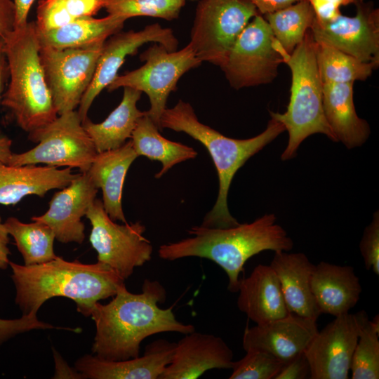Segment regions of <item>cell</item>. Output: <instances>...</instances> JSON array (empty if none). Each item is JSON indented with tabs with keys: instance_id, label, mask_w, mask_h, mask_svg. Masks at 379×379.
Wrapping results in <instances>:
<instances>
[{
	"instance_id": "cell-1",
	"label": "cell",
	"mask_w": 379,
	"mask_h": 379,
	"mask_svg": "<svg viewBox=\"0 0 379 379\" xmlns=\"http://www.w3.org/2000/svg\"><path fill=\"white\" fill-rule=\"evenodd\" d=\"M105 305L99 302L91 317L95 324L92 352L100 359L124 360L140 356V344L146 338L159 333L187 334L195 331L192 324L178 321L172 307L162 309L166 291L158 281L145 279L140 293L128 291L125 284Z\"/></svg>"
},
{
	"instance_id": "cell-2",
	"label": "cell",
	"mask_w": 379,
	"mask_h": 379,
	"mask_svg": "<svg viewBox=\"0 0 379 379\" xmlns=\"http://www.w3.org/2000/svg\"><path fill=\"white\" fill-rule=\"evenodd\" d=\"M9 265L16 291L15 302L22 315L37 314L47 300L64 297L75 302L79 313L89 317L95 304L113 297L125 281L107 265L67 261L58 256L38 265L10 261Z\"/></svg>"
},
{
	"instance_id": "cell-3",
	"label": "cell",
	"mask_w": 379,
	"mask_h": 379,
	"mask_svg": "<svg viewBox=\"0 0 379 379\" xmlns=\"http://www.w3.org/2000/svg\"><path fill=\"white\" fill-rule=\"evenodd\" d=\"M274 214H265L251 223L227 228L194 226L190 237L160 246L159 256L167 260L187 257L211 260L221 267L228 277L227 289L238 292L239 275L246 262L264 251H289L293 241L277 222Z\"/></svg>"
},
{
	"instance_id": "cell-4",
	"label": "cell",
	"mask_w": 379,
	"mask_h": 379,
	"mask_svg": "<svg viewBox=\"0 0 379 379\" xmlns=\"http://www.w3.org/2000/svg\"><path fill=\"white\" fill-rule=\"evenodd\" d=\"M160 126L161 131L169 128L183 132L200 142L208 150L215 166L219 182L218 197L201 226L227 228L239 225L230 214L227 205L232 179L251 157L285 131L284 125L271 117L265 130L259 135L248 139L231 138L200 122L192 105L180 100L173 107H166L161 115Z\"/></svg>"
},
{
	"instance_id": "cell-5",
	"label": "cell",
	"mask_w": 379,
	"mask_h": 379,
	"mask_svg": "<svg viewBox=\"0 0 379 379\" xmlns=\"http://www.w3.org/2000/svg\"><path fill=\"white\" fill-rule=\"evenodd\" d=\"M9 82L1 98L18 126L32 133L58 116L41 66L34 21L14 29L4 39Z\"/></svg>"
},
{
	"instance_id": "cell-6",
	"label": "cell",
	"mask_w": 379,
	"mask_h": 379,
	"mask_svg": "<svg viewBox=\"0 0 379 379\" xmlns=\"http://www.w3.org/2000/svg\"><path fill=\"white\" fill-rule=\"evenodd\" d=\"M283 62L291 72V95L284 113L270 111V117L281 123L288 133V145L281 155L282 161L293 158L307 137L321 133L338 142L325 117L323 83L316 58V41L311 30L291 54L282 51Z\"/></svg>"
},
{
	"instance_id": "cell-7",
	"label": "cell",
	"mask_w": 379,
	"mask_h": 379,
	"mask_svg": "<svg viewBox=\"0 0 379 379\" xmlns=\"http://www.w3.org/2000/svg\"><path fill=\"white\" fill-rule=\"evenodd\" d=\"M145 63L140 67L117 76L107 87L111 92L119 88L130 87L145 93L150 102L147 114L161 131L160 119L166 109L170 93L177 88L180 77L201 64L191 45L180 51H169L155 43L140 55Z\"/></svg>"
},
{
	"instance_id": "cell-8",
	"label": "cell",
	"mask_w": 379,
	"mask_h": 379,
	"mask_svg": "<svg viewBox=\"0 0 379 379\" xmlns=\"http://www.w3.org/2000/svg\"><path fill=\"white\" fill-rule=\"evenodd\" d=\"M29 138L38 144L27 152L13 153L7 164H44L78 168L86 173L98 154L77 110L58 115L46 126L29 133Z\"/></svg>"
},
{
	"instance_id": "cell-9",
	"label": "cell",
	"mask_w": 379,
	"mask_h": 379,
	"mask_svg": "<svg viewBox=\"0 0 379 379\" xmlns=\"http://www.w3.org/2000/svg\"><path fill=\"white\" fill-rule=\"evenodd\" d=\"M258 14L248 0H201L189 44L201 62L220 67L239 35Z\"/></svg>"
},
{
	"instance_id": "cell-10",
	"label": "cell",
	"mask_w": 379,
	"mask_h": 379,
	"mask_svg": "<svg viewBox=\"0 0 379 379\" xmlns=\"http://www.w3.org/2000/svg\"><path fill=\"white\" fill-rule=\"evenodd\" d=\"M282 48L262 15L245 27L220 67L235 89L272 82L283 62Z\"/></svg>"
},
{
	"instance_id": "cell-11",
	"label": "cell",
	"mask_w": 379,
	"mask_h": 379,
	"mask_svg": "<svg viewBox=\"0 0 379 379\" xmlns=\"http://www.w3.org/2000/svg\"><path fill=\"white\" fill-rule=\"evenodd\" d=\"M91 225L89 241L98 253V262L115 270L124 280L136 267L152 258L153 247L143 233L140 222L119 225L110 218L102 201L95 199L86 215Z\"/></svg>"
},
{
	"instance_id": "cell-12",
	"label": "cell",
	"mask_w": 379,
	"mask_h": 379,
	"mask_svg": "<svg viewBox=\"0 0 379 379\" xmlns=\"http://www.w3.org/2000/svg\"><path fill=\"white\" fill-rule=\"evenodd\" d=\"M103 44L65 49L40 46L46 82L58 115L79 107L93 79Z\"/></svg>"
},
{
	"instance_id": "cell-13",
	"label": "cell",
	"mask_w": 379,
	"mask_h": 379,
	"mask_svg": "<svg viewBox=\"0 0 379 379\" xmlns=\"http://www.w3.org/2000/svg\"><path fill=\"white\" fill-rule=\"evenodd\" d=\"M335 317L321 331H318L304 351L311 379L349 378L359 335L368 317L364 310Z\"/></svg>"
},
{
	"instance_id": "cell-14",
	"label": "cell",
	"mask_w": 379,
	"mask_h": 379,
	"mask_svg": "<svg viewBox=\"0 0 379 379\" xmlns=\"http://www.w3.org/2000/svg\"><path fill=\"white\" fill-rule=\"evenodd\" d=\"M356 6L352 17L340 13L326 20L315 18L310 29L313 38L360 61L379 65V9L371 2Z\"/></svg>"
},
{
	"instance_id": "cell-15",
	"label": "cell",
	"mask_w": 379,
	"mask_h": 379,
	"mask_svg": "<svg viewBox=\"0 0 379 379\" xmlns=\"http://www.w3.org/2000/svg\"><path fill=\"white\" fill-rule=\"evenodd\" d=\"M158 43L169 51H176L178 41L170 28L159 23L147 25L140 31L119 32L103 44L92 82L79 105L78 113L82 123L88 118V110L101 91L117 76L128 55H134L143 44Z\"/></svg>"
},
{
	"instance_id": "cell-16",
	"label": "cell",
	"mask_w": 379,
	"mask_h": 379,
	"mask_svg": "<svg viewBox=\"0 0 379 379\" xmlns=\"http://www.w3.org/2000/svg\"><path fill=\"white\" fill-rule=\"evenodd\" d=\"M60 190L53 196L46 212L31 220L48 225L60 242L81 244L85 239L81 218L95 199L98 189L86 172Z\"/></svg>"
},
{
	"instance_id": "cell-17",
	"label": "cell",
	"mask_w": 379,
	"mask_h": 379,
	"mask_svg": "<svg viewBox=\"0 0 379 379\" xmlns=\"http://www.w3.org/2000/svg\"><path fill=\"white\" fill-rule=\"evenodd\" d=\"M317 332L315 320L290 313L283 318L246 327L242 345L245 351H264L285 364L303 353Z\"/></svg>"
},
{
	"instance_id": "cell-18",
	"label": "cell",
	"mask_w": 379,
	"mask_h": 379,
	"mask_svg": "<svg viewBox=\"0 0 379 379\" xmlns=\"http://www.w3.org/2000/svg\"><path fill=\"white\" fill-rule=\"evenodd\" d=\"M233 362V352L223 339L194 331L176 343L159 379H196L213 368H231Z\"/></svg>"
},
{
	"instance_id": "cell-19",
	"label": "cell",
	"mask_w": 379,
	"mask_h": 379,
	"mask_svg": "<svg viewBox=\"0 0 379 379\" xmlns=\"http://www.w3.org/2000/svg\"><path fill=\"white\" fill-rule=\"evenodd\" d=\"M176 343L159 339L149 344L142 356L109 361L85 354L75 362V369L83 378L159 379L171 363Z\"/></svg>"
},
{
	"instance_id": "cell-20",
	"label": "cell",
	"mask_w": 379,
	"mask_h": 379,
	"mask_svg": "<svg viewBox=\"0 0 379 379\" xmlns=\"http://www.w3.org/2000/svg\"><path fill=\"white\" fill-rule=\"evenodd\" d=\"M79 175L69 167L11 166L0 161V204L15 205L29 195L43 197L66 187Z\"/></svg>"
},
{
	"instance_id": "cell-21",
	"label": "cell",
	"mask_w": 379,
	"mask_h": 379,
	"mask_svg": "<svg viewBox=\"0 0 379 379\" xmlns=\"http://www.w3.org/2000/svg\"><path fill=\"white\" fill-rule=\"evenodd\" d=\"M270 265L277 276L288 311L317 321L321 314L311 288L315 265L303 253L276 251Z\"/></svg>"
},
{
	"instance_id": "cell-22",
	"label": "cell",
	"mask_w": 379,
	"mask_h": 379,
	"mask_svg": "<svg viewBox=\"0 0 379 379\" xmlns=\"http://www.w3.org/2000/svg\"><path fill=\"white\" fill-rule=\"evenodd\" d=\"M237 307L256 324L283 318L288 311L277 276L270 265L260 264L240 280Z\"/></svg>"
},
{
	"instance_id": "cell-23",
	"label": "cell",
	"mask_w": 379,
	"mask_h": 379,
	"mask_svg": "<svg viewBox=\"0 0 379 379\" xmlns=\"http://www.w3.org/2000/svg\"><path fill=\"white\" fill-rule=\"evenodd\" d=\"M311 288L321 314L337 317L358 302L361 286L354 269L321 261L315 265Z\"/></svg>"
},
{
	"instance_id": "cell-24",
	"label": "cell",
	"mask_w": 379,
	"mask_h": 379,
	"mask_svg": "<svg viewBox=\"0 0 379 379\" xmlns=\"http://www.w3.org/2000/svg\"><path fill=\"white\" fill-rule=\"evenodd\" d=\"M138 157L131 141L119 148L99 152L86 172L102 192L103 207L114 221L127 222L122 208V192L126 175Z\"/></svg>"
},
{
	"instance_id": "cell-25",
	"label": "cell",
	"mask_w": 379,
	"mask_h": 379,
	"mask_svg": "<svg viewBox=\"0 0 379 379\" xmlns=\"http://www.w3.org/2000/svg\"><path fill=\"white\" fill-rule=\"evenodd\" d=\"M353 86V82L323 84L325 117L337 141L347 149L361 146L371 133L367 121L356 112Z\"/></svg>"
},
{
	"instance_id": "cell-26",
	"label": "cell",
	"mask_w": 379,
	"mask_h": 379,
	"mask_svg": "<svg viewBox=\"0 0 379 379\" xmlns=\"http://www.w3.org/2000/svg\"><path fill=\"white\" fill-rule=\"evenodd\" d=\"M141 95L138 90L124 87L121 102L103 121L95 124L87 118L82 123L98 153L119 148L131 138L138 121L146 112L137 107Z\"/></svg>"
},
{
	"instance_id": "cell-27",
	"label": "cell",
	"mask_w": 379,
	"mask_h": 379,
	"mask_svg": "<svg viewBox=\"0 0 379 379\" xmlns=\"http://www.w3.org/2000/svg\"><path fill=\"white\" fill-rule=\"evenodd\" d=\"M126 20L108 15L77 19L65 25L36 32L41 46L55 49L86 48L105 42L112 35L121 31Z\"/></svg>"
},
{
	"instance_id": "cell-28",
	"label": "cell",
	"mask_w": 379,
	"mask_h": 379,
	"mask_svg": "<svg viewBox=\"0 0 379 379\" xmlns=\"http://www.w3.org/2000/svg\"><path fill=\"white\" fill-rule=\"evenodd\" d=\"M159 131L145 112L138 121L131 137L138 157L144 156L161 164L162 167L155 175L156 178H160L175 165L197 156V152L192 147L169 140Z\"/></svg>"
},
{
	"instance_id": "cell-29",
	"label": "cell",
	"mask_w": 379,
	"mask_h": 379,
	"mask_svg": "<svg viewBox=\"0 0 379 379\" xmlns=\"http://www.w3.org/2000/svg\"><path fill=\"white\" fill-rule=\"evenodd\" d=\"M4 223L14 239L25 265L41 264L57 258L53 247L55 237L46 224L39 221L25 223L15 217L8 218Z\"/></svg>"
},
{
	"instance_id": "cell-30",
	"label": "cell",
	"mask_w": 379,
	"mask_h": 379,
	"mask_svg": "<svg viewBox=\"0 0 379 379\" xmlns=\"http://www.w3.org/2000/svg\"><path fill=\"white\" fill-rule=\"evenodd\" d=\"M284 53L291 54L304 39L315 20L314 11L307 0L262 15Z\"/></svg>"
},
{
	"instance_id": "cell-31",
	"label": "cell",
	"mask_w": 379,
	"mask_h": 379,
	"mask_svg": "<svg viewBox=\"0 0 379 379\" xmlns=\"http://www.w3.org/2000/svg\"><path fill=\"white\" fill-rule=\"evenodd\" d=\"M316 58L323 84L365 81L378 67L331 46L316 42Z\"/></svg>"
},
{
	"instance_id": "cell-32",
	"label": "cell",
	"mask_w": 379,
	"mask_h": 379,
	"mask_svg": "<svg viewBox=\"0 0 379 379\" xmlns=\"http://www.w3.org/2000/svg\"><path fill=\"white\" fill-rule=\"evenodd\" d=\"M108 0H39L34 21L40 31L65 25L77 19L93 17Z\"/></svg>"
},
{
	"instance_id": "cell-33",
	"label": "cell",
	"mask_w": 379,
	"mask_h": 379,
	"mask_svg": "<svg viewBox=\"0 0 379 379\" xmlns=\"http://www.w3.org/2000/svg\"><path fill=\"white\" fill-rule=\"evenodd\" d=\"M379 316L361 328L350 364L352 379L379 378Z\"/></svg>"
},
{
	"instance_id": "cell-34",
	"label": "cell",
	"mask_w": 379,
	"mask_h": 379,
	"mask_svg": "<svg viewBox=\"0 0 379 379\" xmlns=\"http://www.w3.org/2000/svg\"><path fill=\"white\" fill-rule=\"evenodd\" d=\"M186 0H108L105 8L108 15L128 20L149 16L173 20L178 18Z\"/></svg>"
},
{
	"instance_id": "cell-35",
	"label": "cell",
	"mask_w": 379,
	"mask_h": 379,
	"mask_svg": "<svg viewBox=\"0 0 379 379\" xmlns=\"http://www.w3.org/2000/svg\"><path fill=\"white\" fill-rule=\"evenodd\" d=\"M241 359L234 361L230 379H274L284 363L261 350H248Z\"/></svg>"
},
{
	"instance_id": "cell-36",
	"label": "cell",
	"mask_w": 379,
	"mask_h": 379,
	"mask_svg": "<svg viewBox=\"0 0 379 379\" xmlns=\"http://www.w3.org/2000/svg\"><path fill=\"white\" fill-rule=\"evenodd\" d=\"M359 249L367 270L379 275V213L375 211L371 222L366 227Z\"/></svg>"
},
{
	"instance_id": "cell-37",
	"label": "cell",
	"mask_w": 379,
	"mask_h": 379,
	"mask_svg": "<svg viewBox=\"0 0 379 379\" xmlns=\"http://www.w3.org/2000/svg\"><path fill=\"white\" fill-rule=\"evenodd\" d=\"M40 321L36 314L22 315L19 319H0V346L15 335L34 329L58 328Z\"/></svg>"
},
{
	"instance_id": "cell-38",
	"label": "cell",
	"mask_w": 379,
	"mask_h": 379,
	"mask_svg": "<svg viewBox=\"0 0 379 379\" xmlns=\"http://www.w3.org/2000/svg\"><path fill=\"white\" fill-rule=\"evenodd\" d=\"M310 378L309 362L302 353L286 362L274 379H305Z\"/></svg>"
},
{
	"instance_id": "cell-39",
	"label": "cell",
	"mask_w": 379,
	"mask_h": 379,
	"mask_svg": "<svg viewBox=\"0 0 379 379\" xmlns=\"http://www.w3.org/2000/svg\"><path fill=\"white\" fill-rule=\"evenodd\" d=\"M312 6L315 18L326 20L341 13L340 7L351 4H358L357 0H307Z\"/></svg>"
},
{
	"instance_id": "cell-40",
	"label": "cell",
	"mask_w": 379,
	"mask_h": 379,
	"mask_svg": "<svg viewBox=\"0 0 379 379\" xmlns=\"http://www.w3.org/2000/svg\"><path fill=\"white\" fill-rule=\"evenodd\" d=\"M15 6L12 0H0V40L14 29Z\"/></svg>"
},
{
	"instance_id": "cell-41",
	"label": "cell",
	"mask_w": 379,
	"mask_h": 379,
	"mask_svg": "<svg viewBox=\"0 0 379 379\" xmlns=\"http://www.w3.org/2000/svg\"><path fill=\"white\" fill-rule=\"evenodd\" d=\"M261 15L285 8L302 0H248Z\"/></svg>"
},
{
	"instance_id": "cell-42",
	"label": "cell",
	"mask_w": 379,
	"mask_h": 379,
	"mask_svg": "<svg viewBox=\"0 0 379 379\" xmlns=\"http://www.w3.org/2000/svg\"><path fill=\"white\" fill-rule=\"evenodd\" d=\"M15 6L14 29L23 27L27 25V15L35 0H13Z\"/></svg>"
},
{
	"instance_id": "cell-43",
	"label": "cell",
	"mask_w": 379,
	"mask_h": 379,
	"mask_svg": "<svg viewBox=\"0 0 379 379\" xmlns=\"http://www.w3.org/2000/svg\"><path fill=\"white\" fill-rule=\"evenodd\" d=\"M9 234L0 216V270H6L9 265Z\"/></svg>"
},
{
	"instance_id": "cell-44",
	"label": "cell",
	"mask_w": 379,
	"mask_h": 379,
	"mask_svg": "<svg viewBox=\"0 0 379 379\" xmlns=\"http://www.w3.org/2000/svg\"><path fill=\"white\" fill-rule=\"evenodd\" d=\"M8 77V65L4 51V41L0 40V98L3 94L6 82Z\"/></svg>"
},
{
	"instance_id": "cell-45",
	"label": "cell",
	"mask_w": 379,
	"mask_h": 379,
	"mask_svg": "<svg viewBox=\"0 0 379 379\" xmlns=\"http://www.w3.org/2000/svg\"><path fill=\"white\" fill-rule=\"evenodd\" d=\"M11 145V140L7 136L0 134V161L8 164L13 154Z\"/></svg>"
},
{
	"instance_id": "cell-46",
	"label": "cell",
	"mask_w": 379,
	"mask_h": 379,
	"mask_svg": "<svg viewBox=\"0 0 379 379\" xmlns=\"http://www.w3.org/2000/svg\"><path fill=\"white\" fill-rule=\"evenodd\" d=\"M358 3L363 2L364 0H357Z\"/></svg>"
},
{
	"instance_id": "cell-47",
	"label": "cell",
	"mask_w": 379,
	"mask_h": 379,
	"mask_svg": "<svg viewBox=\"0 0 379 379\" xmlns=\"http://www.w3.org/2000/svg\"><path fill=\"white\" fill-rule=\"evenodd\" d=\"M192 1H194V0H192Z\"/></svg>"
}]
</instances>
